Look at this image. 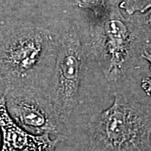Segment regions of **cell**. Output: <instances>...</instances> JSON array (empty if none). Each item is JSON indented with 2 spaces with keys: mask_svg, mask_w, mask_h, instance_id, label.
<instances>
[{
  "mask_svg": "<svg viewBox=\"0 0 151 151\" xmlns=\"http://www.w3.org/2000/svg\"><path fill=\"white\" fill-rule=\"evenodd\" d=\"M132 23L138 32V35L146 41H151V7L146 12L140 14Z\"/></svg>",
  "mask_w": 151,
  "mask_h": 151,
  "instance_id": "obj_7",
  "label": "cell"
},
{
  "mask_svg": "<svg viewBox=\"0 0 151 151\" xmlns=\"http://www.w3.org/2000/svg\"><path fill=\"white\" fill-rule=\"evenodd\" d=\"M141 88L146 94L151 97V76L146 77L141 82Z\"/></svg>",
  "mask_w": 151,
  "mask_h": 151,
  "instance_id": "obj_10",
  "label": "cell"
},
{
  "mask_svg": "<svg viewBox=\"0 0 151 151\" xmlns=\"http://www.w3.org/2000/svg\"><path fill=\"white\" fill-rule=\"evenodd\" d=\"M83 62V50L74 27L58 40L53 71L46 93L60 122L65 127L77 104Z\"/></svg>",
  "mask_w": 151,
  "mask_h": 151,
  "instance_id": "obj_3",
  "label": "cell"
},
{
  "mask_svg": "<svg viewBox=\"0 0 151 151\" xmlns=\"http://www.w3.org/2000/svg\"><path fill=\"white\" fill-rule=\"evenodd\" d=\"M76 4L81 9L92 10L99 18L108 7V0H74Z\"/></svg>",
  "mask_w": 151,
  "mask_h": 151,
  "instance_id": "obj_9",
  "label": "cell"
},
{
  "mask_svg": "<svg viewBox=\"0 0 151 151\" xmlns=\"http://www.w3.org/2000/svg\"><path fill=\"white\" fill-rule=\"evenodd\" d=\"M93 144L104 151H151V106L117 93L91 125Z\"/></svg>",
  "mask_w": 151,
  "mask_h": 151,
  "instance_id": "obj_2",
  "label": "cell"
},
{
  "mask_svg": "<svg viewBox=\"0 0 151 151\" xmlns=\"http://www.w3.org/2000/svg\"><path fill=\"white\" fill-rule=\"evenodd\" d=\"M58 41L48 29L33 25L9 28L0 39V81L5 88L46 90L53 71Z\"/></svg>",
  "mask_w": 151,
  "mask_h": 151,
  "instance_id": "obj_1",
  "label": "cell"
},
{
  "mask_svg": "<svg viewBox=\"0 0 151 151\" xmlns=\"http://www.w3.org/2000/svg\"><path fill=\"white\" fill-rule=\"evenodd\" d=\"M142 58L143 59H145L147 62H148L149 65H150V68L151 69V53L150 52H148V50H144L142 52V55H141Z\"/></svg>",
  "mask_w": 151,
  "mask_h": 151,
  "instance_id": "obj_11",
  "label": "cell"
},
{
  "mask_svg": "<svg viewBox=\"0 0 151 151\" xmlns=\"http://www.w3.org/2000/svg\"><path fill=\"white\" fill-rule=\"evenodd\" d=\"M0 151H55L58 138L48 134L35 135L22 129L13 120L7 111L4 95L0 97Z\"/></svg>",
  "mask_w": 151,
  "mask_h": 151,
  "instance_id": "obj_6",
  "label": "cell"
},
{
  "mask_svg": "<svg viewBox=\"0 0 151 151\" xmlns=\"http://www.w3.org/2000/svg\"><path fill=\"white\" fill-rule=\"evenodd\" d=\"M119 8L123 9L129 16L139 13L143 14L151 7V0H122Z\"/></svg>",
  "mask_w": 151,
  "mask_h": 151,
  "instance_id": "obj_8",
  "label": "cell"
},
{
  "mask_svg": "<svg viewBox=\"0 0 151 151\" xmlns=\"http://www.w3.org/2000/svg\"><path fill=\"white\" fill-rule=\"evenodd\" d=\"M11 118L20 127L35 135L60 139L65 127L60 122L45 90L37 87L5 88L3 94Z\"/></svg>",
  "mask_w": 151,
  "mask_h": 151,
  "instance_id": "obj_5",
  "label": "cell"
},
{
  "mask_svg": "<svg viewBox=\"0 0 151 151\" xmlns=\"http://www.w3.org/2000/svg\"><path fill=\"white\" fill-rule=\"evenodd\" d=\"M94 45L106 78L116 81L120 77L130 58L134 39L130 20L123 16L118 6H108L97 18Z\"/></svg>",
  "mask_w": 151,
  "mask_h": 151,
  "instance_id": "obj_4",
  "label": "cell"
}]
</instances>
